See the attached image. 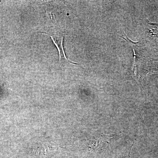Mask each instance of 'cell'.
Listing matches in <instances>:
<instances>
[{
    "label": "cell",
    "instance_id": "3957f363",
    "mask_svg": "<svg viewBox=\"0 0 158 158\" xmlns=\"http://www.w3.org/2000/svg\"><path fill=\"white\" fill-rule=\"evenodd\" d=\"M130 152H130L129 153V154L127 156H126L125 157H124L123 158H131V157H130Z\"/></svg>",
    "mask_w": 158,
    "mask_h": 158
},
{
    "label": "cell",
    "instance_id": "7a4b0ae2",
    "mask_svg": "<svg viewBox=\"0 0 158 158\" xmlns=\"http://www.w3.org/2000/svg\"><path fill=\"white\" fill-rule=\"evenodd\" d=\"M63 37H62V39H61V48H62V53H63V56H64V58H65V59H66V60H68V61H69V62H72V61H71L70 60H69V59H67V58H66V56H65V52H64V49H63Z\"/></svg>",
    "mask_w": 158,
    "mask_h": 158
},
{
    "label": "cell",
    "instance_id": "6da1fadb",
    "mask_svg": "<svg viewBox=\"0 0 158 158\" xmlns=\"http://www.w3.org/2000/svg\"><path fill=\"white\" fill-rule=\"evenodd\" d=\"M46 34V35H48V36H50L51 38H52V40L53 42H54V44H55V45L56 46V47L57 49H58V51H59V61H60V60H61V52H60V49H59V46L58 45V44H57L56 42V41H55V40H54L53 37H52V36H51V35H49V34Z\"/></svg>",
    "mask_w": 158,
    "mask_h": 158
}]
</instances>
